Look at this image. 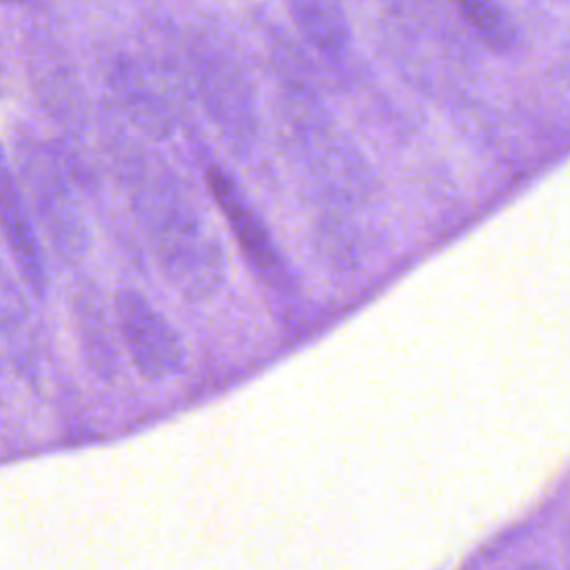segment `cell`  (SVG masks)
Instances as JSON below:
<instances>
[{
  "label": "cell",
  "instance_id": "obj_1",
  "mask_svg": "<svg viewBox=\"0 0 570 570\" xmlns=\"http://www.w3.org/2000/svg\"><path fill=\"white\" fill-rule=\"evenodd\" d=\"M105 156L169 287L189 303L212 301L227 283L229 258L189 180L160 151L122 131L107 136Z\"/></svg>",
  "mask_w": 570,
  "mask_h": 570
},
{
  "label": "cell",
  "instance_id": "obj_2",
  "mask_svg": "<svg viewBox=\"0 0 570 570\" xmlns=\"http://www.w3.org/2000/svg\"><path fill=\"white\" fill-rule=\"evenodd\" d=\"M11 160L40 236L60 263L76 269L94 240L80 187L60 147L24 127L13 136Z\"/></svg>",
  "mask_w": 570,
  "mask_h": 570
},
{
  "label": "cell",
  "instance_id": "obj_3",
  "mask_svg": "<svg viewBox=\"0 0 570 570\" xmlns=\"http://www.w3.org/2000/svg\"><path fill=\"white\" fill-rule=\"evenodd\" d=\"M207 185L216 207L220 209L245 263L254 272V276L274 294L283 298H292L298 294V278L287 263L283 249L278 247L272 229L265 218L252 205L243 187L234 180V176L218 167H207Z\"/></svg>",
  "mask_w": 570,
  "mask_h": 570
},
{
  "label": "cell",
  "instance_id": "obj_4",
  "mask_svg": "<svg viewBox=\"0 0 570 570\" xmlns=\"http://www.w3.org/2000/svg\"><path fill=\"white\" fill-rule=\"evenodd\" d=\"M111 309L120 343L140 379L163 383L185 370L187 343L183 334L140 289H116Z\"/></svg>",
  "mask_w": 570,
  "mask_h": 570
},
{
  "label": "cell",
  "instance_id": "obj_5",
  "mask_svg": "<svg viewBox=\"0 0 570 570\" xmlns=\"http://www.w3.org/2000/svg\"><path fill=\"white\" fill-rule=\"evenodd\" d=\"M0 236L11 254L18 278L38 301L49 296L51 272L45 240L29 209L24 189L16 174L9 151L0 145Z\"/></svg>",
  "mask_w": 570,
  "mask_h": 570
},
{
  "label": "cell",
  "instance_id": "obj_6",
  "mask_svg": "<svg viewBox=\"0 0 570 570\" xmlns=\"http://www.w3.org/2000/svg\"><path fill=\"white\" fill-rule=\"evenodd\" d=\"M69 316L85 365L98 381L114 383L122 372V343L100 283L87 274L76 276L69 287Z\"/></svg>",
  "mask_w": 570,
  "mask_h": 570
},
{
  "label": "cell",
  "instance_id": "obj_7",
  "mask_svg": "<svg viewBox=\"0 0 570 570\" xmlns=\"http://www.w3.org/2000/svg\"><path fill=\"white\" fill-rule=\"evenodd\" d=\"M27 285L0 263V338L7 343L16 358L20 374L36 376L38 361L31 338V305Z\"/></svg>",
  "mask_w": 570,
  "mask_h": 570
},
{
  "label": "cell",
  "instance_id": "obj_8",
  "mask_svg": "<svg viewBox=\"0 0 570 570\" xmlns=\"http://www.w3.org/2000/svg\"><path fill=\"white\" fill-rule=\"evenodd\" d=\"M474 33L499 53H505L517 42V29L499 0H452Z\"/></svg>",
  "mask_w": 570,
  "mask_h": 570
}]
</instances>
